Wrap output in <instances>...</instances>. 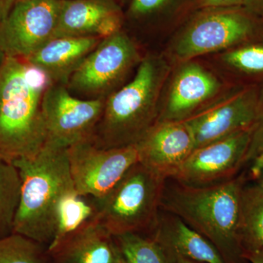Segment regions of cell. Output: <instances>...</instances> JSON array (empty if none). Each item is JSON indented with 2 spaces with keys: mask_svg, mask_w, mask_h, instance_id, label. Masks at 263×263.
Returning <instances> with one entry per match:
<instances>
[{
  "mask_svg": "<svg viewBox=\"0 0 263 263\" xmlns=\"http://www.w3.org/2000/svg\"><path fill=\"white\" fill-rule=\"evenodd\" d=\"M0 263H51L48 247L13 233L0 239Z\"/></svg>",
  "mask_w": 263,
  "mask_h": 263,
  "instance_id": "cell-23",
  "label": "cell"
},
{
  "mask_svg": "<svg viewBox=\"0 0 263 263\" xmlns=\"http://www.w3.org/2000/svg\"><path fill=\"white\" fill-rule=\"evenodd\" d=\"M263 5V0H249V5L251 6H259Z\"/></svg>",
  "mask_w": 263,
  "mask_h": 263,
  "instance_id": "cell-32",
  "label": "cell"
},
{
  "mask_svg": "<svg viewBox=\"0 0 263 263\" xmlns=\"http://www.w3.org/2000/svg\"><path fill=\"white\" fill-rule=\"evenodd\" d=\"M252 131L238 132L194 150L171 180L188 186H205L235 177L245 164Z\"/></svg>",
  "mask_w": 263,
  "mask_h": 263,
  "instance_id": "cell-11",
  "label": "cell"
},
{
  "mask_svg": "<svg viewBox=\"0 0 263 263\" xmlns=\"http://www.w3.org/2000/svg\"><path fill=\"white\" fill-rule=\"evenodd\" d=\"M139 162L166 179H171L195 149L184 121L157 122L137 144Z\"/></svg>",
  "mask_w": 263,
  "mask_h": 263,
  "instance_id": "cell-13",
  "label": "cell"
},
{
  "mask_svg": "<svg viewBox=\"0 0 263 263\" xmlns=\"http://www.w3.org/2000/svg\"><path fill=\"white\" fill-rule=\"evenodd\" d=\"M102 40L94 37H55L25 60L41 71L50 84L67 86L71 76Z\"/></svg>",
  "mask_w": 263,
  "mask_h": 263,
  "instance_id": "cell-18",
  "label": "cell"
},
{
  "mask_svg": "<svg viewBox=\"0 0 263 263\" xmlns=\"http://www.w3.org/2000/svg\"><path fill=\"white\" fill-rule=\"evenodd\" d=\"M167 180L138 161L110 193L91 197L95 219L114 236L149 235L160 214Z\"/></svg>",
  "mask_w": 263,
  "mask_h": 263,
  "instance_id": "cell-5",
  "label": "cell"
},
{
  "mask_svg": "<svg viewBox=\"0 0 263 263\" xmlns=\"http://www.w3.org/2000/svg\"><path fill=\"white\" fill-rule=\"evenodd\" d=\"M20 174V200L13 233L48 247L56 236L62 199L75 191L67 148L46 144L33 159L13 163Z\"/></svg>",
  "mask_w": 263,
  "mask_h": 263,
  "instance_id": "cell-3",
  "label": "cell"
},
{
  "mask_svg": "<svg viewBox=\"0 0 263 263\" xmlns=\"http://www.w3.org/2000/svg\"><path fill=\"white\" fill-rule=\"evenodd\" d=\"M242 256L251 263H263V247L243 249Z\"/></svg>",
  "mask_w": 263,
  "mask_h": 263,
  "instance_id": "cell-28",
  "label": "cell"
},
{
  "mask_svg": "<svg viewBox=\"0 0 263 263\" xmlns=\"http://www.w3.org/2000/svg\"><path fill=\"white\" fill-rule=\"evenodd\" d=\"M24 59L5 57L0 68V158L33 159L46 144L42 99L49 85Z\"/></svg>",
  "mask_w": 263,
  "mask_h": 263,
  "instance_id": "cell-1",
  "label": "cell"
},
{
  "mask_svg": "<svg viewBox=\"0 0 263 263\" xmlns=\"http://www.w3.org/2000/svg\"><path fill=\"white\" fill-rule=\"evenodd\" d=\"M94 219L95 210L91 197L80 195L76 190L67 194L60 203L56 236L51 245Z\"/></svg>",
  "mask_w": 263,
  "mask_h": 263,
  "instance_id": "cell-21",
  "label": "cell"
},
{
  "mask_svg": "<svg viewBox=\"0 0 263 263\" xmlns=\"http://www.w3.org/2000/svg\"><path fill=\"white\" fill-rule=\"evenodd\" d=\"M250 174L254 183L263 190V153L251 161Z\"/></svg>",
  "mask_w": 263,
  "mask_h": 263,
  "instance_id": "cell-27",
  "label": "cell"
},
{
  "mask_svg": "<svg viewBox=\"0 0 263 263\" xmlns=\"http://www.w3.org/2000/svg\"><path fill=\"white\" fill-rule=\"evenodd\" d=\"M15 1H16V0H15Z\"/></svg>",
  "mask_w": 263,
  "mask_h": 263,
  "instance_id": "cell-35",
  "label": "cell"
},
{
  "mask_svg": "<svg viewBox=\"0 0 263 263\" xmlns=\"http://www.w3.org/2000/svg\"><path fill=\"white\" fill-rule=\"evenodd\" d=\"M141 60L136 43L120 30L100 41L71 76L67 89L84 100H105Z\"/></svg>",
  "mask_w": 263,
  "mask_h": 263,
  "instance_id": "cell-6",
  "label": "cell"
},
{
  "mask_svg": "<svg viewBox=\"0 0 263 263\" xmlns=\"http://www.w3.org/2000/svg\"><path fill=\"white\" fill-rule=\"evenodd\" d=\"M5 59V55L4 54V53L0 50V68H1L2 65H3Z\"/></svg>",
  "mask_w": 263,
  "mask_h": 263,
  "instance_id": "cell-33",
  "label": "cell"
},
{
  "mask_svg": "<svg viewBox=\"0 0 263 263\" xmlns=\"http://www.w3.org/2000/svg\"><path fill=\"white\" fill-rule=\"evenodd\" d=\"M224 61L233 68L248 74L263 73V44L247 45L224 55Z\"/></svg>",
  "mask_w": 263,
  "mask_h": 263,
  "instance_id": "cell-24",
  "label": "cell"
},
{
  "mask_svg": "<svg viewBox=\"0 0 263 263\" xmlns=\"http://www.w3.org/2000/svg\"><path fill=\"white\" fill-rule=\"evenodd\" d=\"M259 98L257 87L245 88L202 107L184 120L193 135L195 149L252 129L258 116Z\"/></svg>",
  "mask_w": 263,
  "mask_h": 263,
  "instance_id": "cell-10",
  "label": "cell"
},
{
  "mask_svg": "<svg viewBox=\"0 0 263 263\" xmlns=\"http://www.w3.org/2000/svg\"><path fill=\"white\" fill-rule=\"evenodd\" d=\"M205 4L211 6H236V5H249V0H202Z\"/></svg>",
  "mask_w": 263,
  "mask_h": 263,
  "instance_id": "cell-29",
  "label": "cell"
},
{
  "mask_svg": "<svg viewBox=\"0 0 263 263\" xmlns=\"http://www.w3.org/2000/svg\"><path fill=\"white\" fill-rule=\"evenodd\" d=\"M168 179L160 209L182 219L209 240L222 256L241 251V200L245 176L205 186ZM223 257V256H222Z\"/></svg>",
  "mask_w": 263,
  "mask_h": 263,
  "instance_id": "cell-2",
  "label": "cell"
},
{
  "mask_svg": "<svg viewBox=\"0 0 263 263\" xmlns=\"http://www.w3.org/2000/svg\"><path fill=\"white\" fill-rule=\"evenodd\" d=\"M160 58L143 59L133 80L105 99L91 141L99 148L136 145L157 124L158 98L167 74Z\"/></svg>",
  "mask_w": 263,
  "mask_h": 263,
  "instance_id": "cell-4",
  "label": "cell"
},
{
  "mask_svg": "<svg viewBox=\"0 0 263 263\" xmlns=\"http://www.w3.org/2000/svg\"><path fill=\"white\" fill-rule=\"evenodd\" d=\"M122 23L114 0H61L55 37L104 39L119 32Z\"/></svg>",
  "mask_w": 263,
  "mask_h": 263,
  "instance_id": "cell-14",
  "label": "cell"
},
{
  "mask_svg": "<svg viewBox=\"0 0 263 263\" xmlns=\"http://www.w3.org/2000/svg\"><path fill=\"white\" fill-rule=\"evenodd\" d=\"M167 258V257H166ZM167 263H199L194 262L186 258H183L181 257H172L167 258Z\"/></svg>",
  "mask_w": 263,
  "mask_h": 263,
  "instance_id": "cell-31",
  "label": "cell"
},
{
  "mask_svg": "<svg viewBox=\"0 0 263 263\" xmlns=\"http://www.w3.org/2000/svg\"><path fill=\"white\" fill-rule=\"evenodd\" d=\"M61 0H16L0 24V50L26 59L55 37Z\"/></svg>",
  "mask_w": 263,
  "mask_h": 263,
  "instance_id": "cell-9",
  "label": "cell"
},
{
  "mask_svg": "<svg viewBox=\"0 0 263 263\" xmlns=\"http://www.w3.org/2000/svg\"><path fill=\"white\" fill-rule=\"evenodd\" d=\"M1 22H2V21H1V20H0V24H1Z\"/></svg>",
  "mask_w": 263,
  "mask_h": 263,
  "instance_id": "cell-34",
  "label": "cell"
},
{
  "mask_svg": "<svg viewBox=\"0 0 263 263\" xmlns=\"http://www.w3.org/2000/svg\"><path fill=\"white\" fill-rule=\"evenodd\" d=\"M242 249L263 247V190L245 185L241 200Z\"/></svg>",
  "mask_w": 263,
  "mask_h": 263,
  "instance_id": "cell-19",
  "label": "cell"
},
{
  "mask_svg": "<svg viewBox=\"0 0 263 263\" xmlns=\"http://www.w3.org/2000/svg\"><path fill=\"white\" fill-rule=\"evenodd\" d=\"M67 154L76 192L94 198L110 193L139 161L137 144L105 149L91 140L72 145Z\"/></svg>",
  "mask_w": 263,
  "mask_h": 263,
  "instance_id": "cell-8",
  "label": "cell"
},
{
  "mask_svg": "<svg viewBox=\"0 0 263 263\" xmlns=\"http://www.w3.org/2000/svg\"><path fill=\"white\" fill-rule=\"evenodd\" d=\"M255 30L254 21L241 12L209 13L197 18L183 33L175 53L180 60H190L245 42Z\"/></svg>",
  "mask_w": 263,
  "mask_h": 263,
  "instance_id": "cell-12",
  "label": "cell"
},
{
  "mask_svg": "<svg viewBox=\"0 0 263 263\" xmlns=\"http://www.w3.org/2000/svg\"><path fill=\"white\" fill-rule=\"evenodd\" d=\"M105 100H84L67 86L49 84L42 99L46 144L67 148L92 138L103 114ZM45 144V145H46Z\"/></svg>",
  "mask_w": 263,
  "mask_h": 263,
  "instance_id": "cell-7",
  "label": "cell"
},
{
  "mask_svg": "<svg viewBox=\"0 0 263 263\" xmlns=\"http://www.w3.org/2000/svg\"><path fill=\"white\" fill-rule=\"evenodd\" d=\"M167 0H133L130 13L136 16H141L153 13L163 6Z\"/></svg>",
  "mask_w": 263,
  "mask_h": 263,
  "instance_id": "cell-26",
  "label": "cell"
},
{
  "mask_svg": "<svg viewBox=\"0 0 263 263\" xmlns=\"http://www.w3.org/2000/svg\"><path fill=\"white\" fill-rule=\"evenodd\" d=\"M51 263H122L114 235L96 219L48 248Z\"/></svg>",
  "mask_w": 263,
  "mask_h": 263,
  "instance_id": "cell-16",
  "label": "cell"
},
{
  "mask_svg": "<svg viewBox=\"0 0 263 263\" xmlns=\"http://www.w3.org/2000/svg\"><path fill=\"white\" fill-rule=\"evenodd\" d=\"M21 186L17 167L0 158V239L13 233Z\"/></svg>",
  "mask_w": 263,
  "mask_h": 263,
  "instance_id": "cell-20",
  "label": "cell"
},
{
  "mask_svg": "<svg viewBox=\"0 0 263 263\" xmlns=\"http://www.w3.org/2000/svg\"><path fill=\"white\" fill-rule=\"evenodd\" d=\"M114 238L122 263H167L162 248L149 235L127 233Z\"/></svg>",
  "mask_w": 263,
  "mask_h": 263,
  "instance_id": "cell-22",
  "label": "cell"
},
{
  "mask_svg": "<svg viewBox=\"0 0 263 263\" xmlns=\"http://www.w3.org/2000/svg\"><path fill=\"white\" fill-rule=\"evenodd\" d=\"M148 235L160 245L167 258L181 257L199 263H226L209 240L171 213L160 210Z\"/></svg>",
  "mask_w": 263,
  "mask_h": 263,
  "instance_id": "cell-17",
  "label": "cell"
},
{
  "mask_svg": "<svg viewBox=\"0 0 263 263\" xmlns=\"http://www.w3.org/2000/svg\"><path fill=\"white\" fill-rule=\"evenodd\" d=\"M15 0H0V20L3 22L14 5Z\"/></svg>",
  "mask_w": 263,
  "mask_h": 263,
  "instance_id": "cell-30",
  "label": "cell"
},
{
  "mask_svg": "<svg viewBox=\"0 0 263 263\" xmlns=\"http://www.w3.org/2000/svg\"><path fill=\"white\" fill-rule=\"evenodd\" d=\"M263 153V93L260 92L259 113L257 121L252 128L250 143L246 155L245 164L253 160L257 155Z\"/></svg>",
  "mask_w": 263,
  "mask_h": 263,
  "instance_id": "cell-25",
  "label": "cell"
},
{
  "mask_svg": "<svg viewBox=\"0 0 263 263\" xmlns=\"http://www.w3.org/2000/svg\"><path fill=\"white\" fill-rule=\"evenodd\" d=\"M220 86L215 76L201 66L186 63L175 76L168 98L157 122L186 120L213 98Z\"/></svg>",
  "mask_w": 263,
  "mask_h": 263,
  "instance_id": "cell-15",
  "label": "cell"
}]
</instances>
